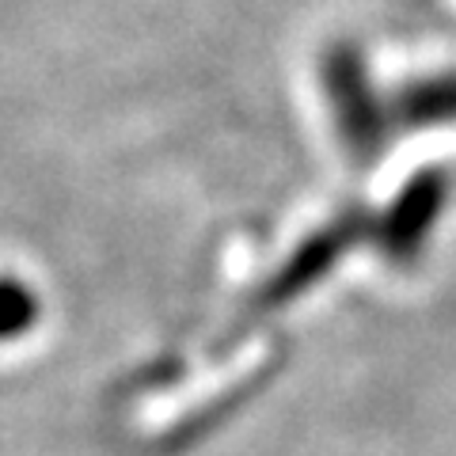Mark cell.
I'll return each instance as SVG.
<instances>
[{"instance_id":"obj_1","label":"cell","mask_w":456,"mask_h":456,"mask_svg":"<svg viewBox=\"0 0 456 456\" xmlns=\"http://www.w3.org/2000/svg\"><path fill=\"white\" fill-rule=\"evenodd\" d=\"M38 323V297L16 278H0V342H16Z\"/></svg>"}]
</instances>
